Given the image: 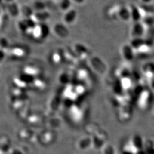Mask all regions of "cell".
<instances>
[{
  "label": "cell",
  "mask_w": 154,
  "mask_h": 154,
  "mask_svg": "<svg viewBox=\"0 0 154 154\" xmlns=\"http://www.w3.org/2000/svg\"><path fill=\"white\" fill-rule=\"evenodd\" d=\"M77 17V11L74 9H69L66 11V13L64 16V20L65 22L70 23L75 20Z\"/></svg>",
  "instance_id": "1"
},
{
  "label": "cell",
  "mask_w": 154,
  "mask_h": 154,
  "mask_svg": "<svg viewBox=\"0 0 154 154\" xmlns=\"http://www.w3.org/2000/svg\"><path fill=\"white\" fill-rule=\"evenodd\" d=\"M118 14L119 17L123 20H127L131 18L130 9H128L126 7H122L119 11Z\"/></svg>",
  "instance_id": "2"
},
{
  "label": "cell",
  "mask_w": 154,
  "mask_h": 154,
  "mask_svg": "<svg viewBox=\"0 0 154 154\" xmlns=\"http://www.w3.org/2000/svg\"><path fill=\"white\" fill-rule=\"evenodd\" d=\"M130 12H131V18H132L134 20H135V21H138V20L140 19L141 14L140 13V11L135 6L132 7V9H130Z\"/></svg>",
  "instance_id": "3"
},
{
  "label": "cell",
  "mask_w": 154,
  "mask_h": 154,
  "mask_svg": "<svg viewBox=\"0 0 154 154\" xmlns=\"http://www.w3.org/2000/svg\"><path fill=\"white\" fill-rule=\"evenodd\" d=\"M71 0H62L60 2V8L62 10L67 11L71 6Z\"/></svg>",
  "instance_id": "4"
},
{
  "label": "cell",
  "mask_w": 154,
  "mask_h": 154,
  "mask_svg": "<svg viewBox=\"0 0 154 154\" xmlns=\"http://www.w3.org/2000/svg\"><path fill=\"white\" fill-rule=\"evenodd\" d=\"M72 1L75 2V3H77V4H81V3L84 2L85 0H72Z\"/></svg>",
  "instance_id": "5"
},
{
  "label": "cell",
  "mask_w": 154,
  "mask_h": 154,
  "mask_svg": "<svg viewBox=\"0 0 154 154\" xmlns=\"http://www.w3.org/2000/svg\"><path fill=\"white\" fill-rule=\"evenodd\" d=\"M144 3H149V2H151L152 0H141Z\"/></svg>",
  "instance_id": "6"
}]
</instances>
